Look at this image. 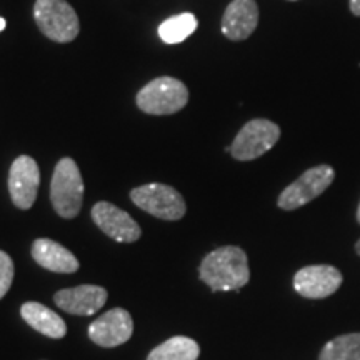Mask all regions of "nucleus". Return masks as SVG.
Returning <instances> with one entry per match:
<instances>
[{
    "instance_id": "1",
    "label": "nucleus",
    "mask_w": 360,
    "mask_h": 360,
    "mask_svg": "<svg viewBox=\"0 0 360 360\" xmlns=\"http://www.w3.org/2000/svg\"><path fill=\"white\" fill-rule=\"evenodd\" d=\"M199 277L214 292L242 289L250 281L247 254L236 245L219 247L202 260Z\"/></svg>"
},
{
    "instance_id": "2",
    "label": "nucleus",
    "mask_w": 360,
    "mask_h": 360,
    "mask_svg": "<svg viewBox=\"0 0 360 360\" xmlns=\"http://www.w3.org/2000/svg\"><path fill=\"white\" fill-rule=\"evenodd\" d=\"M53 210L62 219H74L80 214L84 202V180L74 159L64 157L57 162L51 182Z\"/></svg>"
},
{
    "instance_id": "3",
    "label": "nucleus",
    "mask_w": 360,
    "mask_h": 360,
    "mask_svg": "<svg viewBox=\"0 0 360 360\" xmlns=\"http://www.w3.org/2000/svg\"><path fill=\"white\" fill-rule=\"evenodd\" d=\"M34 17L42 34L53 42L67 44L79 35L77 12L67 0H37Z\"/></svg>"
},
{
    "instance_id": "4",
    "label": "nucleus",
    "mask_w": 360,
    "mask_h": 360,
    "mask_svg": "<svg viewBox=\"0 0 360 360\" xmlns=\"http://www.w3.org/2000/svg\"><path fill=\"white\" fill-rule=\"evenodd\" d=\"M188 102L186 84L174 77H159L137 94V107L146 114L169 115L182 110Z\"/></svg>"
},
{
    "instance_id": "5",
    "label": "nucleus",
    "mask_w": 360,
    "mask_h": 360,
    "mask_svg": "<svg viewBox=\"0 0 360 360\" xmlns=\"http://www.w3.org/2000/svg\"><path fill=\"white\" fill-rule=\"evenodd\" d=\"M130 199L143 212L162 220H180L186 215V200L174 187L165 184H147L135 187Z\"/></svg>"
},
{
    "instance_id": "6",
    "label": "nucleus",
    "mask_w": 360,
    "mask_h": 360,
    "mask_svg": "<svg viewBox=\"0 0 360 360\" xmlns=\"http://www.w3.org/2000/svg\"><path fill=\"white\" fill-rule=\"evenodd\" d=\"M281 139V129L267 119H254L247 122L231 146V154L236 160H254L269 152Z\"/></svg>"
},
{
    "instance_id": "7",
    "label": "nucleus",
    "mask_w": 360,
    "mask_h": 360,
    "mask_svg": "<svg viewBox=\"0 0 360 360\" xmlns=\"http://www.w3.org/2000/svg\"><path fill=\"white\" fill-rule=\"evenodd\" d=\"M335 170L330 165H317L300 175L295 182L283 188L278 195L277 205L283 210H295L314 199H317L334 182Z\"/></svg>"
},
{
    "instance_id": "8",
    "label": "nucleus",
    "mask_w": 360,
    "mask_h": 360,
    "mask_svg": "<svg viewBox=\"0 0 360 360\" xmlns=\"http://www.w3.org/2000/svg\"><path fill=\"white\" fill-rule=\"evenodd\" d=\"M134 334V321L125 309L107 310L89 326V339L98 347H119Z\"/></svg>"
},
{
    "instance_id": "9",
    "label": "nucleus",
    "mask_w": 360,
    "mask_h": 360,
    "mask_svg": "<svg viewBox=\"0 0 360 360\" xmlns=\"http://www.w3.org/2000/svg\"><path fill=\"white\" fill-rule=\"evenodd\" d=\"M92 220L105 236L115 242L134 244L142 236L139 224L125 210L110 202H97L92 207Z\"/></svg>"
},
{
    "instance_id": "10",
    "label": "nucleus",
    "mask_w": 360,
    "mask_h": 360,
    "mask_svg": "<svg viewBox=\"0 0 360 360\" xmlns=\"http://www.w3.org/2000/svg\"><path fill=\"white\" fill-rule=\"evenodd\" d=\"M39 186L40 172L37 162L29 155L17 157L8 174V192L15 207L22 210L30 209L37 199Z\"/></svg>"
},
{
    "instance_id": "11",
    "label": "nucleus",
    "mask_w": 360,
    "mask_h": 360,
    "mask_svg": "<svg viewBox=\"0 0 360 360\" xmlns=\"http://www.w3.org/2000/svg\"><path fill=\"white\" fill-rule=\"evenodd\" d=\"M340 285L342 274L332 265H309L294 276V289L305 299H326Z\"/></svg>"
},
{
    "instance_id": "12",
    "label": "nucleus",
    "mask_w": 360,
    "mask_h": 360,
    "mask_svg": "<svg viewBox=\"0 0 360 360\" xmlns=\"http://www.w3.org/2000/svg\"><path fill=\"white\" fill-rule=\"evenodd\" d=\"M107 290L101 285H84L70 287V289H62L53 295V302L64 312L72 315H89L97 314L107 302Z\"/></svg>"
},
{
    "instance_id": "13",
    "label": "nucleus",
    "mask_w": 360,
    "mask_h": 360,
    "mask_svg": "<svg viewBox=\"0 0 360 360\" xmlns=\"http://www.w3.org/2000/svg\"><path fill=\"white\" fill-rule=\"evenodd\" d=\"M259 7L255 0H232L222 17V34L231 40H245L257 29Z\"/></svg>"
},
{
    "instance_id": "14",
    "label": "nucleus",
    "mask_w": 360,
    "mask_h": 360,
    "mask_svg": "<svg viewBox=\"0 0 360 360\" xmlns=\"http://www.w3.org/2000/svg\"><path fill=\"white\" fill-rule=\"evenodd\" d=\"M32 257L40 267L57 274H74L80 267L77 257L69 249L51 238H37L34 242Z\"/></svg>"
},
{
    "instance_id": "15",
    "label": "nucleus",
    "mask_w": 360,
    "mask_h": 360,
    "mask_svg": "<svg viewBox=\"0 0 360 360\" xmlns=\"http://www.w3.org/2000/svg\"><path fill=\"white\" fill-rule=\"evenodd\" d=\"M22 319L29 323L39 334L51 339H64L67 334V326L64 319L52 309L45 307L39 302H25L20 307Z\"/></svg>"
},
{
    "instance_id": "16",
    "label": "nucleus",
    "mask_w": 360,
    "mask_h": 360,
    "mask_svg": "<svg viewBox=\"0 0 360 360\" xmlns=\"http://www.w3.org/2000/svg\"><path fill=\"white\" fill-rule=\"evenodd\" d=\"M200 347L195 340L186 335L170 337L148 354L147 360H197Z\"/></svg>"
},
{
    "instance_id": "17",
    "label": "nucleus",
    "mask_w": 360,
    "mask_h": 360,
    "mask_svg": "<svg viewBox=\"0 0 360 360\" xmlns=\"http://www.w3.org/2000/svg\"><path fill=\"white\" fill-rule=\"evenodd\" d=\"M197 17L193 13H180L164 20L159 27V37L165 44H180L197 30Z\"/></svg>"
},
{
    "instance_id": "18",
    "label": "nucleus",
    "mask_w": 360,
    "mask_h": 360,
    "mask_svg": "<svg viewBox=\"0 0 360 360\" xmlns=\"http://www.w3.org/2000/svg\"><path fill=\"white\" fill-rule=\"evenodd\" d=\"M319 360H360V332L339 335L327 342Z\"/></svg>"
},
{
    "instance_id": "19",
    "label": "nucleus",
    "mask_w": 360,
    "mask_h": 360,
    "mask_svg": "<svg viewBox=\"0 0 360 360\" xmlns=\"http://www.w3.org/2000/svg\"><path fill=\"white\" fill-rule=\"evenodd\" d=\"M13 274H15V269H13V260L11 259V255L0 250V299H4L8 289H11Z\"/></svg>"
},
{
    "instance_id": "20",
    "label": "nucleus",
    "mask_w": 360,
    "mask_h": 360,
    "mask_svg": "<svg viewBox=\"0 0 360 360\" xmlns=\"http://www.w3.org/2000/svg\"><path fill=\"white\" fill-rule=\"evenodd\" d=\"M350 11L354 15L360 17V0H350Z\"/></svg>"
},
{
    "instance_id": "21",
    "label": "nucleus",
    "mask_w": 360,
    "mask_h": 360,
    "mask_svg": "<svg viewBox=\"0 0 360 360\" xmlns=\"http://www.w3.org/2000/svg\"><path fill=\"white\" fill-rule=\"evenodd\" d=\"M6 25H7V22H6V19H2V17H0V32H2L4 29H6Z\"/></svg>"
},
{
    "instance_id": "22",
    "label": "nucleus",
    "mask_w": 360,
    "mask_h": 360,
    "mask_svg": "<svg viewBox=\"0 0 360 360\" xmlns=\"http://www.w3.org/2000/svg\"><path fill=\"white\" fill-rule=\"evenodd\" d=\"M355 252L360 255V238L357 240V244H355Z\"/></svg>"
},
{
    "instance_id": "23",
    "label": "nucleus",
    "mask_w": 360,
    "mask_h": 360,
    "mask_svg": "<svg viewBox=\"0 0 360 360\" xmlns=\"http://www.w3.org/2000/svg\"><path fill=\"white\" fill-rule=\"evenodd\" d=\"M357 220H359V224H360V204H359V209H357Z\"/></svg>"
}]
</instances>
